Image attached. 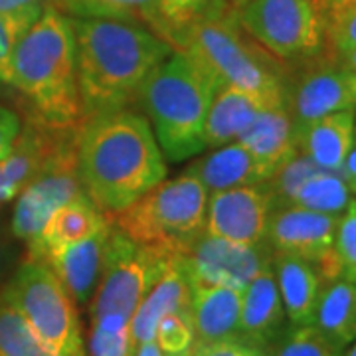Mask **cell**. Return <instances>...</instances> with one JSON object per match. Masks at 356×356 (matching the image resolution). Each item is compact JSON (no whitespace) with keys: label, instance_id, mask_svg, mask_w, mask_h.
Returning a JSON list of instances; mask_svg holds the SVG:
<instances>
[{"label":"cell","instance_id":"ee69618b","mask_svg":"<svg viewBox=\"0 0 356 356\" xmlns=\"http://www.w3.org/2000/svg\"><path fill=\"white\" fill-rule=\"evenodd\" d=\"M229 2H232V6H234V8H236V10H238V8H240V6H242L243 2H245V0H229ZM318 2H321V4H323V0H318Z\"/></svg>","mask_w":356,"mask_h":356},{"label":"cell","instance_id":"4dcf8cb0","mask_svg":"<svg viewBox=\"0 0 356 356\" xmlns=\"http://www.w3.org/2000/svg\"><path fill=\"white\" fill-rule=\"evenodd\" d=\"M334 344L318 331L315 325H301L285 329V332L271 346L269 356H341Z\"/></svg>","mask_w":356,"mask_h":356},{"label":"cell","instance_id":"ffe728a7","mask_svg":"<svg viewBox=\"0 0 356 356\" xmlns=\"http://www.w3.org/2000/svg\"><path fill=\"white\" fill-rule=\"evenodd\" d=\"M111 216L103 212L88 194L76 198L58 208L46 222L38 238L28 243V259H42L51 250L91 238L93 234L107 228Z\"/></svg>","mask_w":356,"mask_h":356},{"label":"cell","instance_id":"d6a6232c","mask_svg":"<svg viewBox=\"0 0 356 356\" xmlns=\"http://www.w3.org/2000/svg\"><path fill=\"white\" fill-rule=\"evenodd\" d=\"M44 8L22 13H0V86H8L13 51L26 30L38 20Z\"/></svg>","mask_w":356,"mask_h":356},{"label":"cell","instance_id":"5bb4252c","mask_svg":"<svg viewBox=\"0 0 356 356\" xmlns=\"http://www.w3.org/2000/svg\"><path fill=\"white\" fill-rule=\"evenodd\" d=\"M271 210L273 202L264 182L212 192L204 232L245 245L261 243L266 242Z\"/></svg>","mask_w":356,"mask_h":356},{"label":"cell","instance_id":"83f0119b","mask_svg":"<svg viewBox=\"0 0 356 356\" xmlns=\"http://www.w3.org/2000/svg\"><path fill=\"white\" fill-rule=\"evenodd\" d=\"M156 10L163 22L161 38L170 46L188 26L236 10L229 0H156Z\"/></svg>","mask_w":356,"mask_h":356},{"label":"cell","instance_id":"5b68a950","mask_svg":"<svg viewBox=\"0 0 356 356\" xmlns=\"http://www.w3.org/2000/svg\"><path fill=\"white\" fill-rule=\"evenodd\" d=\"M172 50L186 51L218 86L242 89L266 105H287V72L245 30L236 10L182 30Z\"/></svg>","mask_w":356,"mask_h":356},{"label":"cell","instance_id":"2e32d148","mask_svg":"<svg viewBox=\"0 0 356 356\" xmlns=\"http://www.w3.org/2000/svg\"><path fill=\"white\" fill-rule=\"evenodd\" d=\"M111 226L113 224L109 222L107 228L93 234L91 238L51 250L40 259L64 283L76 305H88L89 299L97 289Z\"/></svg>","mask_w":356,"mask_h":356},{"label":"cell","instance_id":"8992f818","mask_svg":"<svg viewBox=\"0 0 356 356\" xmlns=\"http://www.w3.org/2000/svg\"><path fill=\"white\" fill-rule=\"evenodd\" d=\"M206 206L208 191L202 182L182 172L109 216L133 242L182 254L206 228Z\"/></svg>","mask_w":356,"mask_h":356},{"label":"cell","instance_id":"52a82bcc","mask_svg":"<svg viewBox=\"0 0 356 356\" xmlns=\"http://www.w3.org/2000/svg\"><path fill=\"white\" fill-rule=\"evenodd\" d=\"M54 356H86L76 301L40 259H26L0 293Z\"/></svg>","mask_w":356,"mask_h":356},{"label":"cell","instance_id":"7c38bea8","mask_svg":"<svg viewBox=\"0 0 356 356\" xmlns=\"http://www.w3.org/2000/svg\"><path fill=\"white\" fill-rule=\"evenodd\" d=\"M269 243H236L202 232L180 254L182 266L191 281L226 285L243 291L245 285L271 261Z\"/></svg>","mask_w":356,"mask_h":356},{"label":"cell","instance_id":"603a6c76","mask_svg":"<svg viewBox=\"0 0 356 356\" xmlns=\"http://www.w3.org/2000/svg\"><path fill=\"white\" fill-rule=\"evenodd\" d=\"M184 172L198 178L208 192L228 191V188L248 186V184H261L269 178L266 168L259 165L238 140L204 154L202 159L186 166Z\"/></svg>","mask_w":356,"mask_h":356},{"label":"cell","instance_id":"b9f144b4","mask_svg":"<svg viewBox=\"0 0 356 356\" xmlns=\"http://www.w3.org/2000/svg\"><path fill=\"white\" fill-rule=\"evenodd\" d=\"M339 65H343V67H348V70H353V72H356V48L355 50L346 51L344 56H341V58H337L334 60Z\"/></svg>","mask_w":356,"mask_h":356},{"label":"cell","instance_id":"f1b7e54d","mask_svg":"<svg viewBox=\"0 0 356 356\" xmlns=\"http://www.w3.org/2000/svg\"><path fill=\"white\" fill-rule=\"evenodd\" d=\"M0 356H54L48 353L22 315L0 295Z\"/></svg>","mask_w":356,"mask_h":356},{"label":"cell","instance_id":"8fae6325","mask_svg":"<svg viewBox=\"0 0 356 356\" xmlns=\"http://www.w3.org/2000/svg\"><path fill=\"white\" fill-rule=\"evenodd\" d=\"M299 76L287 83V109L295 129L305 127L337 111H356V72L343 67L323 54L299 64Z\"/></svg>","mask_w":356,"mask_h":356},{"label":"cell","instance_id":"ab89813d","mask_svg":"<svg viewBox=\"0 0 356 356\" xmlns=\"http://www.w3.org/2000/svg\"><path fill=\"white\" fill-rule=\"evenodd\" d=\"M350 8H356V0H325V4H323L325 16L344 13V10H350Z\"/></svg>","mask_w":356,"mask_h":356},{"label":"cell","instance_id":"cb8c5ba5","mask_svg":"<svg viewBox=\"0 0 356 356\" xmlns=\"http://www.w3.org/2000/svg\"><path fill=\"white\" fill-rule=\"evenodd\" d=\"M264 107L269 105L242 89L218 86L204 123L206 147H224L228 143H236Z\"/></svg>","mask_w":356,"mask_h":356},{"label":"cell","instance_id":"ac0fdd59","mask_svg":"<svg viewBox=\"0 0 356 356\" xmlns=\"http://www.w3.org/2000/svg\"><path fill=\"white\" fill-rule=\"evenodd\" d=\"M191 280L182 266L180 254H175L170 264L163 271V275L154 281L153 287L143 297L139 309L131 318V332L135 344L153 341L156 325L166 313L172 311L191 313Z\"/></svg>","mask_w":356,"mask_h":356},{"label":"cell","instance_id":"30bf717a","mask_svg":"<svg viewBox=\"0 0 356 356\" xmlns=\"http://www.w3.org/2000/svg\"><path fill=\"white\" fill-rule=\"evenodd\" d=\"M341 216L315 212L303 206H277L271 210L266 242L277 254L301 257L315 267L323 283L343 280V266L334 250Z\"/></svg>","mask_w":356,"mask_h":356},{"label":"cell","instance_id":"f546056e","mask_svg":"<svg viewBox=\"0 0 356 356\" xmlns=\"http://www.w3.org/2000/svg\"><path fill=\"white\" fill-rule=\"evenodd\" d=\"M131 323L117 317L91 318L89 356H135Z\"/></svg>","mask_w":356,"mask_h":356},{"label":"cell","instance_id":"f35d334b","mask_svg":"<svg viewBox=\"0 0 356 356\" xmlns=\"http://www.w3.org/2000/svg\"><path fill=\"white\" fill-rule=\"evenodd\" d=\"M341 175H343L344 182H346L350 194H356V143L353 145L350 153H348L346 161H344L343 168H341Z\"/></svg>","mask_w":356,"mask_h":356},{"label":"cell","instance_id":"d4e9b609","mask_svg":"<svg viewBox=\"0 0 356 356\" xmlns=\"http://www.w3.org/2000/svg\"><path fill=\"white\" fill-rule=\"evenodd\" d=\"M313 325L339 350L356 341V283L337 280L329 283L318 297Z\"/></svg>","mask_w":356,"mask_h":356},{"label":"cell","instance_id":"7402d4cb","mask_svg":"<svg viewBox=\"0 0 356 356\" xmlns=\"http://www.w3.org/2000/svg\"><path fill=\"white\" fill-rule=\"evenodd\" d=\"M273 273L277 281L281 303L293 327L313 325L323 281L309 261L295 255L273 252Z\"/></svg>","mask_w":356,"mask_h":356},{"label":"cell","instance_id":"3957f363","mask_svg":"<svg viewBox=\"0 0 356 356\" xmlns=\"http://www.w3.org/2000/svg\"><path fill=\"white\" fill-rule=\"evenodd\" d=\"M8 86L20 91L46 125L77 129L83 109L77 89L76 38L72 18L46 6L18 40L10 60Z\"/></svg>","mask_w":356,"mask_h":356},{"label":"cell","instance_id":"bcb514c9","mask_svg":"<svg viewBox=\"0 0 356 356\" xmlns=\"http://www.w3.org/2000/svg\"><path fill=\"white\" fill-rule=\"evenodd\" d=\"M323 4H325V0H323Z\"/></svg>","mask_w":356,"mask_h":356},{"label":"cell","instance_id":"e0dca14e","mask_svg":"<svg viewBox=\"0 0 356 356\" xmlns=\"http://www.w3.org/2000/svg\"><path fill=\"white\" fill-rule=\"evenodd\" d=\"M191 317L196 346L238 339L242 291L226 285L198 281H191Z\"/></svg>","mask_w":356,"mask_h":356},{"label":"cell","instance_id":"44dd1931","mask_svg":"<svg viewBox=\"0 0 356 356\" xmlns=\"http://www.w3.org/2000/svg\"><path fill=\"white\" fill-rule=\"evenodd\" d=\"M297 149L327 170H341L356 140L355 109L337 111L295 129Z\"/></svg>","mask_w":356,"mask_h":356},{"label":"cell","instance_id":"f6af8a7d","mask_svg":"<svg viewBox=\"0 0 356 356\" xmlns=\"http://www.w3.org/2000/svg\"><path fill=\"white\" fill-rule=\"evenodd\" d=\"M0 269H2V250H0Z\"/></svg>","mask_w":356,"mask_h":356},{"label":"cell","instance_id":"6da1fadb","mask_svg":"<svg viewBox=\"0 0 356 356\" xmlns=\"http://www.w3.org/2000/svg\"><path fill=\"white\" fill-rule=\"evenodd\" d=\"M72 18V16H70ZM83 119L131 109L172 46L149 26L117 18H72Z\"/></svg>","mask_w":356,"mask_h":356},{"label":"cell","instance_id":"74e56055","mask_svg":"<svg viewBox=\"0 0 356 356\" xmlns=\"http://www.w3.org/2000/svg\"><path fill=\"white\" fill-rule=\"evenodd\" d=\"M56 0H0V13H22L32 8L54 6Z\"/></svg>","mask_w":356,"mask_h":356},{"label":"cell","instance_id":"9c48e42d","mask_svg":"<svg viewBox=\"0 0 356 356\" xmlns=\"http://www.w3.org/2000/svg\"><path fill=\"white\" fill-rule=\"evenodd\" d=\"M172 255L175 252L165 248L133 242L113 224L105 245L102 277L91 303V318L117 317L131 323L143 297L163 275Z\"/></svg>","mask_w":356,"mask_h":356},{"label":"cell","instance_id":"ba28073f","mask_svg":"<svg viewBox=\"0 0 356 356\" xmlns=\"http://www.w3.org/2000/svg\"><path fill=\"white\" fill-rule=\"evenodd\" d=\"M236 16L283 65H299L323 54L325 10L318 0H245Z\"/></svg>","mask_w":356,"mask_h":356},{"label":"cell","instance_id":"484cf974","mask_svg":"<svg viewBox=\"0 0 356 356\" xmlns=\"http://www.w3.org/2000/svg\"><path fill=\"white\" fill-rule=\"evenodd\" d=\"M54 6L72 18H117L149 26L161 36L156 0H56Z\"/></svg>","mask_w":356,"mask_h":356},{"label":"cell","instance_id":"9a60e30c","mask_svg":"<svg viewBox=\"0 0 356 356\" xmlns=\"http://www.w3.org/2000/svg\"><path fill=\"white\" fill-rule=\"evenodd\" d=\"M285 321L287 315L281 303L273 266L269 261L242 291L238 339L269 353L287 329Z\"/></svg>","mask_w":356,"mask_h":356},{"label":"cell","instance_id":"60d3db41","mask_svg":"<svg viewBox=\"0 0 356 356\" xmlns=\"http://www.w3.org/2000/svg\"><path fill=\"white\" fill-rule=\"evenodd\" d=\"M135 356H165L161 353L156 341H145V343L137 344V350H135Z\"/></svg>","mask_w":356,"mask_h":356},{"label":"cell","instance_id":"836d02e7","mask_svg":"<svg viewBox=\"0 0 356 356\" xmlns=\"http://www.w3.org/2000/svg\"><path fill=\"white\" fill-rule=\"evenodd\" d=\"M356 48V8L325 16V48L323 56L337 60Z\"/></svg>","mask_w":356,"mask_h":356},{"label":"cell","instance_id":"4fadbf2b","mask_svg":"<svg viewBox=\"0 0 356 356\" xmlns=\"http://www.w3.org/2000/svg\"><path fill=\"white\" fill-rule=\"evenodd\" d=\"M81 196H86V191L77 177L76 154L65 156L42 170L20 191L13 212V234L32 243L58 208Z\"/></svg>","mask_w":356,"mask_h":356},{"label":"cell","instance_id":"8d00e7d4","mask_svg":"<svg viewBox=\"0 0 356 356\" xmlns=\"http://www.w3.org/2000/svg\"><path fill=\"white\" fill-rule=\"evenodd\" d=\"M20 117L10 111L8 107L0 105V163L13 153L14 143L20 135Z\"/></svg>","mask_w":356,"mask_h":356},{"label":"cell","instance_id":"277c9868","mask_svg":"<svg viewBox=\"0 0 356 356\" xmlns=\"http://www.w3.org/2000/svg\"><path fill=\"white\" fill-rule=\"evenodd\" d=\"M216 89V79L180 50L149 77L139 103L166 161L182 163L206 149L204 123Z\"/></svg>","mask_w":356,"mask_h":356},{"label":"cell","instance_id":"e575fe53","mask_svg":"<svg viewBox=\"0 0 356 356\" xmlns=\"http://www.w3.org/2000/svg\"><path fill=\"white\" fill-rule=\"evenodd\" d=\"M334 250L343 266V280L356 283V200L353 198L341 214Z\"/></svg>","mask_w":356,"mask_h":356},{"label":"cell","instance_id":"d6986e66","mask_svg":"<svg viewBox=\"0 0 356 356\" xmlns=\"http://www.w3.org/2000/svg\"><path fill=\"white\" fill-rule=\"evenodd\" d=\"M238 143L254 156L271 177L283 163L297 153V135L287 105L264 107Z\"/></svg>","mask_w":356,"mask_h":356},{"label":"cell","instance_id":"1f68e13d","mask_svg":"<svg viewBox=\"0 0 356 356\" xmlns=\"http://www.w3.org/2000/svg\"><path fill=\"white\" fill-rule=\"evenodd\" d=\"M154 341L165 356H191L196 346L191 313L172 311L159 321Z\"/></svg>","mask_w":356,"mask_h":356},{"label":"cell","instance_id":"7a4b0ae2","mask_svg":"<svg viewBox=\"0 0 356 356\" xmlns=\"http://www.w3.org/2000/svg\"><path fill=\"white\" fill-rule=\"evenodd\" d=\"M77 177L83 191L107 214L166 178V159L149 121L131 109L86 119L76 139Z\"/></svg>","mask_w":356,"mask_h":356},{"label":"cell","instance_id":"7bdbcfd3","mask_svg":"<svg viewBox=\"0 0 356 356\" xmlns=\"http://www.w3.org/2000/svg\"><path fill=\"white\" fill-rule=\"evenodd\" d=\"M341 356H356V341L350 344V348H348V350H343V355Z\"/></svg>","mask_w":356,"mask_h":356},{"label":"cell","instance_id":"d590c367","mask_svg":"<svg viewBox=\"0 0 356 356\" xmlns=\"http://www.w3.org/2000/svg\"><path fill=\"white\" fill-rule=\"evenodd\" d=\"M191 356H269V353L254 344L243 343L240 339H226L194 346V353Z\"/></svg>","mask_w":356,"mask_h":356},{"label":"cell","instance_id":"4316f807","mask_svg":"<svg viewBox=\"0 0 356 356\" xmlns=\"http://www.w3.org/2000/svg\"><path fill=\"white\" fill-rule=\"evenodd\" d=\"M350 200V191L341 170H327L317 165L295 188L289 204L303 206L323 214L341 216Z\"/></svg>","mask_w":356,"mask_h":356}]
</instances>
